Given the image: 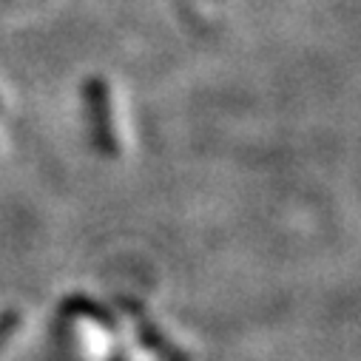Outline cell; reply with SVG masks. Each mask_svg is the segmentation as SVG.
I'll use <instances>...</instances> for the list:
<instances>
[{"label":"cell","mask_w":361,"mask_h":361,"mask_svg":"<svg viewBox=\"0 0 361 361\" xmlns=\"http://www.w3.org/2000/svg\"><path fill=\"white\" fill-rule=\"evenodd\" d=\"M9 324H12V316H6V319H0V338H4V333L9 330Z\"/></svg>","instance_id":"obj_1"}]
</instances>
